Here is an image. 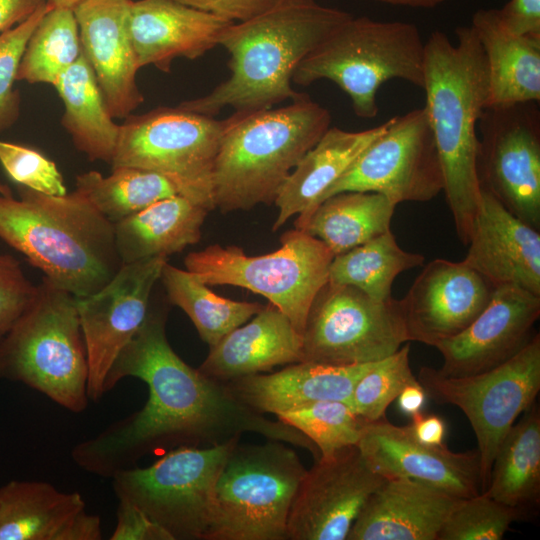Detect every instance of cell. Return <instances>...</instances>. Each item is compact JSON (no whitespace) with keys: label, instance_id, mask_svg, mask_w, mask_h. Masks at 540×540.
Returning <instances> with one entry per match:
<instances>
[{"label":"cell","instance_id":"cell-27","mask_svg":"<svg viewBox=\"0 0 540 540\" xmlns=\"http://www.w3.org/2000/svg\"><path fill=\"white\" fill-rule=\"evenodd\" d=\"M301 361L302 335L282 311L269 303L210 348L198 369L215 380L228 382Z\"/></svg>","mask_w":540,"mask_h":540},{"label":"cell","instance_id":"cell-31","mask_svg":"<svg viewBox=\"0 0 540 540\" xmlns=\"http://www.w3.org/2000/svg\"><path fill=\"white\" fill-rule=\"evenodd\" d=\"M528 519L540 505V409L534 402L501 442L483 492Z\"/></svg>","mask_w":540,"mask_h":540},{"label":"cell","instance_id":"cell-19","mask_svg":"<svg viewBox=\"0 0 540 540\" xmlns=\"http://www.w3.org/2000/svg\"><path fill=\"white\" fill-rule=\"evenodd\" d=\"M495 289L464 260L430 261L400 299L409 342L435 347L459 334L485 309Z\"/></svg>","mask_w":540,"mask_h":540},{"label":"cell","instance_id":"cell-14","mask_svg":"<svg viewBox=\"0 0 540 540\" xmlns=\"http://www.w3.org/2000/svg\"><path fill=\"white\" fill-rule=\"evenodd\" d=\"M477 132L476 173L480 190L540 230L538 102L486 106Z\"/></svg>","mask_w":540,"mask_h":540},{"label":"cell","instance_id":"cell-29","mask_svg":"<svg viewBox=\"0 0 540 540\" xmlns=\"http://www.w3.org/2000/svg\"><path fill=\"white\" fill-rule=\"evenodd\" d=\"M471 27L485 54L490 105L540 100V37L518 35L500 21L496 9H479Z\"/></svg>","mask_w":540,"mask_h":540},{"label":"cell","instance_id":"cell-30","mask_svg":"<svg viewBox=\"0 0 540 540\" xmlns=\"http://www.w3.org/2000/svg\"><path fill=\"white\" fill-rule=\"evenodd\" d=\"M209 210L183 196L160 200L114 223L123 264L181 252L199 242Z\"/></svg>","mask_w":540,"mask_h":540},{"label":"cell","instance_id":"cell-13","mask_svg":"<svg viewBox=\"0 0 540 540\" xmlns=\"http://www.w3.org/2000/svg\"><path fill=\"white\" fill-rule=\"evenodd\" d=\"M407 342L400 300H375L353 286L327 281L308 312L302 334L303 361L372 363Z\"/></svg>","mask_w":540,"mask_h":540},{"label":"cell","instance_id":"cell-22","mask_svg":"<svg viewBox=\"0 0 540 540\" xmlns=\"http://www.w3.org/2000/svg\"><path fill=\"white\" fill-rule=\"evenodd\" d=\"M464 261L495 287L510 285L540 295V233L490 194L472 223Z\"/></svg>","mask_w":540,"mask_h":540},{"label":"cell","instance_id":"cell-47","mask_svg":"<svg viewBox=\"0 0 540 540\" xmlns=\"http://www.w3.org/2000/svg\"><path fill=\"white\" fill-rule=\"evenodd\" d=\"M411 418L412 422L409 427L416 440L433 446L444 444L446 423L440 416L420 412L411 416Z\"/></svg>","mask_w":540,"mask_h":540},{"label":"cell","instance_id":"cell-39","mask_svg":"<svg viewBox=\"0 0 540 540\" xmlns=\"http://www.w3.org/2000/svg\"><path fill=\"white\" fill-rule=\"evenodd\" d=\"M409 343L375 362L356 383L349 404L366 422L385 417L387 408L396 400L403 387L417 380L410 366Z\"/></svg>","mask_w":540,"mask_h":540},{"label":"cell","instance_id":"cell-36","mask_svg":"<svg viewBox=\"0 0 540 540\" xmlns=\"http://www.w3.org/2000/svg\"><path fill=\"white\" fill-rule=\"evenodd\" d=\"M424 260L419 253L403 250L390 230L334 256L329 266L328 282L353 286L375 300L385 301L392 297L395 278L406 270L423 265Z\"/></svg>","mask_w":540,"mask_h":540},{"label":"cell","instance_id":"cell-15","mask_svg":"<svg viewBox=\"0 0 540 540\" xmlns=\"http://www.w3.org/2000/svg\"><path fill=\"white\" fill-rule=\"evenodd\" d=\"M443 189L440 158L427 112L422 107L390 118L386 130L328 188L320 203L345 191L377 192L396 205L426 202Z\"/></svg>","mask_w":540,"mask_h":540},{"label":"cell","instance_id":"cell-50","mask_svg":"<svg viewBox=\"0 0 540 540\" xmlns=\"http://www.w3.org/2000/svg\"><path fill=\"white\" fill-rule=\"evenodd\" d=\"M383 4L412 8H434L447 0H374Z\"/></svg>","mask_w":540,"mask_h":540},{"label":"cell","instance_id":"cell-2","mask_svg":"<svg viewBox=\"0 0 540 540\" xmlns=\"http://www.w3.org/2000/svg\"><path fill=\"white\" fill-rule=\"evenodd\" d=\"M351 16L315 0H279L266 12L233 23L219 42L230 56V76L208 94L178 106L214 117L227 106L244 113L298 99L303 93L291 86L296 67Z\"/></svg>","mask_w":540,"mask_h":540},{"label":"cell","instance_id":"cell-40","mask_svg":"<svg viewBox=\"0 0 540 540\" xmlns=\"http://www.w3.org/2000/svg\"><path fill=\"white\" fill-rule=\"evenodd\" d=\"M518 520L523 517L516 509L482 492L458 500L437 540H500Z\"/></svg>","mask_w":540,"mask_h":540},{"label":"cell","instance_id":"cell-6","mask_svg":"<svg viewBox=\"0 0 540 540\" xmlns=\"http://www.w3.org/2000/svg\"><path fill=\"white\" fill-rule=\"evenodd\" d=\"M0 378L21 382L73 413L88 405V361L76 297L43 276L0 342Z\"/></svg>","mask_w":540,"mask_h":540},{"label":"cell","instance_id":"cell-20","mask_svg":"<svg viewBox=\"0 0 540 540\" xmlns=\"http://www.w3.org/2000/svg\"><path fill=\"white\" fill-rule=\"evenodd\" d=\"M540 295L519 287H496L485 309L459 334L438 343L439 372L463 377L493 369L519 353L536 334Z\"/></svg>","mask_w":540,"mask_h":540},{"label":"cell","instance_id":"cell-10","mask_svg":"<svg viewBox=\"0 0 540 540\" xmlns=\"http://www.w3.org/2000/svg\"><path fill=\"white\" fill-rule=\"evenodd\" d=\"M237 442L181 446L148 467L121 470L111 477L115 495L136 505L173 540H206L216 482Z\"/></svg>","mask_w":540,"mask_h":540},{"label":"cell","instance_id":"cell-41","mask_svg":"<svg viewBox=\"0 0 540 540\" xmlns=\"http://www.w3.org/2000/svg\"><path fill=\"white\" fill-rule=\"evenodd\" d=\"M49 8L46 1L24 22L0 34V132L19 117L20 96L14 81L27 42Z\"/></svg>","mask_w":540,"mask_h":540},{"label":"cell","instance_id":"cell-3","mask_svg":"<svg viewBox=\"0 0 540 540\" xmlns=\"http://www.w3.org/2000/svg\"><path fill=\"white\" fill-rule=\"evenodd\" d=\"M457 44L434 31L425 42L424 106L443 176L444 193L459 240L467 246L481 200L476 173L477 124L488 104L482 46L470 26L456 28Z\"/></svg>","mask_w":540,"mask_h":540},{"label":"cell","instance_id":"cell-45","mask_svg":"<svg viewBox=\"0 0 540 540\" xmlns=\"http://www.w3.org/2000/svg\"><path fill=\"white\" fill-rule=\"evenodd\" d=\"M230 21L243 22L262 14L279 0H175Z\"/></svg>","mask_w":540,"mask_h":540},{"label":"cell","instance_id":"cell-28","mask_svg":"<svg viewBox=\"0 0 540 540\" xmlns=\"http://www.w3.org/2000/svg\"><path fill=\"white\" fill-rule=\"evenodd\" d=\"M389 123L390 119L362 131L329 127L301 158L281 186L274 200L278 215L272 230L279 229L294 215H298L295 228H300L318 206L328 188L349 169L364 149L386 130Z\"/></svg>","mask_w":540,"mask_h":540},{"label":"cell","instance_id":"cell-43","mask_svg":"<svg viewBox=\"0 0 540 540\" xmlns=\"http://www.w3.org/2000/svg\"><path fill=\"white\" fill-rule=\"evenodd\" d=\"M37 291L13 256L0 254V342L32 302Z\"/></svg>","mask_w":540,"mask_h":540},{"label":"cell","instance_id":"cell-42","mask_svg":"<svg viewBox=\"0 0 540 540\" xmlns=\"http://www.w3.org/2000/svg\"><path fill=\"white\" fill-rule=\"evenodd\" d=\"M0 163L16 183L48 195L67 193L54 161L31 147L0 140Z\"/></svg>","mask_w":540,"mask_h":540},{"label":"cell","instance_id":"cell-7","mask_svg":"<svg viewBox=\"0 0 540 540\" xmlns=\"http://www.w3.org/2000/svg\"><path fill=\"white\" fill-rule=\"evenodd\" d=\"M424 53L416 25L352 15L301 60L292 82L330 80L349 96L357 117L372 119L385 82L401 79L422 88Z\"/></svg>","mask_w":540,"mask_h":540},{"label":"cell","instance_id":"cell-18","mask_svg":"<svg viewBox=\"0 0 540 540\" xmlns=\"http://www.w3.org/2000/svg\"><path fill=\"white\" fill-rule=\"evenodd\" d=\"M357 447L369 467L383 478L412 480L457 499L481 493L477 450L453 452L444 444H423L414 438L409 425L397 426L386 417L364 425Z\"/></svg>","mask_w":540,"mask_h":540},{"label":"cell","instance_id":"cell-37","mask_svg":"<svg viewBox=\"0 0 540 540\" xmlns=\"http://www.w3.org/2000/svg\"><path fill=\"white\" fill-rule=\"evenodd\" d=\"M81 53L79 28L73 9L50 7L27 42L17 80L54 86Z\"/></svg>","mask_w":540,"mask_h":540},{"label":"cell","instance_id":"cell-38","mask_svg":"<svg viewBox=\"0 0 540 540\" xmlns=\"http://www.w3.org/2000/svg\"><path fill=\"white\" fill-rule=\"evenodd\" d=\"M310 439L320 457L357 445L367 423L343 401H319L276 415Z\"/></svg>","mask_w":540,"mask_h":540},{"label":"cell","instance_id":"cell-24","mask_svg":"<svg viewBox=\"0 0 540 540\" xmlns=\"http://www.w3.org/2000/svg\"><path fill=\"white\" fill-rule=\"evenodd\" d=\"M101 519L78 492L36 480L0 488V540H100Z\"/></svg>","mask_w":540,"mask_h":540},{"label":"cell","instance_id":"cell-17","mask_svg":"<svg viewBox=\"0 0 540 540\" xmlns=\"http://www.w3.org/2000/svg\"><path fill=\"white\" fill-rule=\"evenodd\" d=\"M385 480L357 445L319 457L292 502L286 540H347L366 501Z\"/></svg>","mask_w":540,"mask_h":540},{"label":"cell","instance_id":"cell-48","mask_svg":"<svg viewBox=\"0 0 540 540\" xmlns=\"http://www.w3.org/2000/svg\"><path fill=\"white\" fill-rule=\"evenodd\" d=\"M47 0H0V34L29 18Z\"/></svg>","mask_w":540,"mask_h":540},{"label":"cell","instance_id":"cell-11","mask_svg":"<svg viewBox=\"0 0 540 540\" xmlns=\"http://www.w3.org/2000/svg\"><path fill=\"white\" fill-rule=\"evenodd\" d=\"M227 118L217 120L177 107L129 115L120 125L112 168L151 170L176 180L188 197L215 209L212 176Z\"/></svg>","mask_w":540,"mask_h":540},{"label":"cell","instance_id":"cell-49","mask_svg":"<svg viewBox=\"0 0 540 540\" xmlns=\"http://www.w3.org/2000/svg\"><path fill=\"white\" fill-rule=\"evenodd\" d=\"M426 392L418 380L403 387L397 399L399 409L406 415L413 416L422 412L426 403Z\"/></svg>","mask_w":540,"mask_h":540},{"label":"cell","instance_id":"cell-35","mask_svg":"<svg viewBox=\"0 0 540 540\" xmlns=\"http://www.w3.org/2000/svg\"><path fill=\"white\" fill-rule=\"evenodd\" d=\"M160 280L170 303L188 315L209 348L264 307L255 302L234 301L218 296L196 274L168 262L162 269Z\"/></svg>","mask_w":540,"mask_h":540},{"label":"cell","instance_id":"cell-44","mask_svg":"<svg viewBox=\"0 0 540 540\" xmlns=\"http://www.w3.org/2000/svg\"><path fill=\"white\" fill-rule=\"evenodd\" d=\"M110 540H173L133 503L118 499L116 526Z\"/></svg>","mask_w":540,"mask_h":540},{"label":"cell","instance_id":"cell-4","mask_svg":"<svg viewBox=\"0 0 540 540\" xmlns=\"http://www.w3.org/2000/svg\"><path fill=\"white\" fill-rule=\"evenodd\" d=\"M0 194V239L75 297L92 295L119 271L114 223L81 192L48 195L20 185Z\"/></svg>","mask_w":540,"mask_h":540},{"label":"cell","instance_id":"cell-9","mask_svg":"<svg viewBox=\"0 0 540 540\" xmlns=\"http://www.w3.org/2000/svg\"><path fill=\"white\" fill-rule=\"evenodd\" d=\"M281 247L248 256L238 246L210 245L184 259L188 271L209 285H231L264 296L303 334L311 304L327 283L333 254L303 230L285 232Z\"/></svg>","mask_w":540,"mask_h":540},{"label":"cell","instance_id":"cell-33","mask_svg":"<svg viewBox=\"0 0 540 540\" xmlns=\"http://www.w3.org/2000/svg\"><path fill=\"white\" fill-rule=\"evenodd\" d=\"M395 207L377 192H340L324 199L298 229L337 256L390 231Z\"/></svg>","mask_w":540,"mask_h":540},{"label":"cell","instance_id":"cell-25","mask_svg":"<svg viewBox=\"0 0 540 540\" xmlns=\"http://www.w3.org/2000/svg\"><path fill=\"white\" fill-rule=\"evenodd\" d=\"M458 500L412 480L386 479L366 501L347 540H437Z\"/></svg>","mask_w":540,"mask_h":540},{"label":"cell","instance_id":"cell-8","mask_svg":"<svg viewBox=\"0 0 540 540\" xmlns=\"http://www.w3.org/2000/svg\"><path fill=\"white\" fill-rule=\"evenodd\" d=\"M288 445H234L216 482L206 540H286L291 505L307 471Z\"/></svg>","mask_w":540,"mask_h":540},{"label":"cell","instance_id":"cell-5","mask_svg":"<svg viewBox=\"0 0 540 540\" xmlns=\"http://www.w3.org/2000/svg\"><path fill=\"white\" fill-rule=\"evenodd\" d=\"M330 123L328 109L306 94L280 108L234 112L227 118L214 162L215 208L228 213L273 203Z\"/></svg>","mask_w":540,"mask_h":540},{"label":"cell","instance_id":"cell-52","mask_svg":"<svg viewBox=\"0 0 540 540\" xmlns=\"http://www.w3.org/2000/svg\"><path fill=\"white\" fill-rule=\"evenodd\" d=\"M0 194L5 195V196H10L12 195V192L7 185L0 183Z\"/></svg>","mask_w":540,"mask_h":540},{"label":"cell","instance_id":"cell-23","mask_svg":"<svg viewBox=\"0 0 540 540\" xmlns=\"http://www.w3.org/2000/svg\"><path fill=\"white\" fill-rule=\"evenodd\" d=\"M233 21L175 0L132 1L129 31L139 68L169 72L175 58L196 59L219 45Z\"/></svg>","mask_w":540,"mask_h":540},{"label":"cell","instance_id":"cell-34","mask_svg":"<svg viewBox=\"0 0 540 540\" xmlns=\"http://www.w3.org/2000/svg\"><path fill=\"white\" fill-rule=\"evenodd\" d=\"M76 190L112 223L166 198L183 196L190 199L176 180L159 172L133 167L112 168L108 176L93 170L81 173L76 177Z\"/></svg>","mask_w":540,"mask_h":540},{"label":"cell","instance_id":"cell-51","mask_svg":"<svg viewBox=\"0 0 540 540\" xmlns=\"http://www.w3.org/2000/svg\"><path fill=\"white\" fill-rule=\"evenodd\" d=\"M81 0H47L50 7H64L73 9Z\"/></svg>","mask_w":540,"mask_h":540},{"label":"cell","instance_id":"cell-1","mask_svg":"<svg viewBox=\"0 0 540 540\" xmlns=\"http://www.w3.org/2000/svg\"><path fill=\"white\" fill-rule=\"evenodd\" d=\"M165 324L166 311L150 308L105 382L107 393L123 378L143 381L148 387L145 405L76 444L71 457L78 467L111 478L135 467L148 454L181 446L220 445L239 440L245 433L306 449L315 460L319 458L317 447L304 434L251 410L226 383L186 364L170 346Z\"/></svg>","mask_w":540,"mask_h":540},{"label":"cell","instance_id":"cell-32","mask_svg":"<svg viewBox=\"0 0 540 540\" xmlns=\"http://www.w3.org/2000/svg\"><path fill=\"white\" fill-rule=\"evenodd\" d=\"M54 87L65 107L62 126L76 149L90 161L111 164L120 125L109 114L94 72L83 53Z\"/></svg>","mask_w":540,"mask_h":540},{"label":"cell","instance_id":"cell-16","mask_svg":"<svg viewBox=\"0 0 540 540\" xmlns=\"http://www.w3.org/2000/svg\"><path fill=\"white\" fill-rule=\"evenodd\" d=\"M167 257L157 256L123 264L96 293L78 298L76 305L88 361V397L105 394L109 371L121 351L144 324L150 297Z\"/></svg>","mask_w":540,"mask_h":540},{"label":"cell","instance_id":"cell-46","mask_svg":"<svg viewBox=\"0 0 540 540\" xmlns=\"http://www.w3.org/2000/svg\"><path fill=\"white\" fill-rule=\"evenodd\" d=\"M496 10L509 31L540 37V0H510Z\"/></svg>","mask_w":540,"mask_h":540},{"label":"cell","instance_id":"cell-12","mask_svg":"<svg viewBox=\"0 0 540 540\" xmlns=\"http://www.w3.org/2000/svg\"><path fill=\"white\" fill-rule=\"evenodd\" d=\"M416 378L436 403L458 407L469 420L477 439L484 492L501 442L540 391L539 333L511 359L488 371L451 377L423 366Z\"/></svg>","mask_w":540,"mask_h":540},{"label":"cell","instance_id":"cell-26","mask_svg":"<svg viewBox=\"0 0 540 540\" xmlns=\"http://www.w3.org/2000/svg\"><path fill=\"white\" fill-rule=\"evenodd\" d=\"M374 364L330 365L301 361L274 373H258L224 383L251 410L278 415L319 401L349 404L356 383Z\"/></svg>","mask_w":540,"mask_h":540},{"label":"cell","instance_id":"cell-21","mask_svg":"<svg viewBox=\"0 0 540 540\" xmlns=\"http://www.w3.org/2000/svg\"><path fill=\"white\" fill-rule=\"evenodd\" d=\"M131 0H81L73 12L82 53L112 118H127L143 101L140 69L129 31Z\"/></svg>","mask_w":540,"mask_h":540}]
</instances>
